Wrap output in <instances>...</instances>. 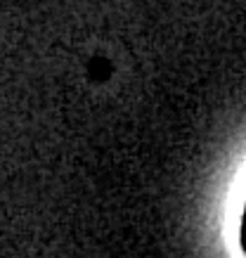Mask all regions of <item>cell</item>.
Wrapping results in <instances>:
<instances>
[{
  "mask_svg": "<svg viewBox=\"0 0 246 258\" xmlns=\"http://www.w3.org/2000/svg\"><path fill=\"white\" fill-rule=\"evenodd\" d=\"M239 246L246 253V206H244V216H241V225H239Z\"/></svg>",
  "mask_w": 246,
  "mask_h": 258,
  "instance_id": "6da1fadb",
  "label": "cell"
}]
</instances>
